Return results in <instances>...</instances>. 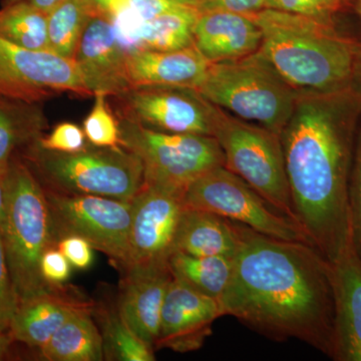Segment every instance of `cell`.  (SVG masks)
Listing matches in <instances>:
<instances>
[{
	"label": "cell",
	"instance_id": "obj_13",
	"mask_svg": "<svg viewBox=\"0 0 361 361\" xmlns=\"http://www.w3.org/2000/svg\"><path fill=\"white\" fill-rule=\"evenodd\" d=\"M130 202V265L168 264L186 209L185 194L145 184Z\"/></svg>",
	"mask_w": 361,
	"mask_h": 361
},
{
	"label": "cell",
	"instance_id": "obj_37",
	"mask_svg": "<svg viewBox=\"0 0 361 361\" xmlns=\"http://www.w3.org/2000/svg\"><path fill=\"white\" fill-rule=\"evenodd\" d=\"M97 16L116 18L129 7L130 0H87Z\"/></svg>",
	"mask_w": 361,
	"mask_h": 361
},
{
	"label": "cell",
	"instance_id": "obj_28",
	"mask_svg": "<svg viewBox=\"0 0 361 361\" xmlns=\"http://www.w3.org/2000/svg\"><path fill=\"white\" fill-rule=\"evenodd\" d=\"M92 315L97 318L104 342V360L116 361H153L154 349L142 341L121 317L118 310L94 306Z\"/></svg>",
	"mask_w": 361,
	"mask_h": 361
},
{
	"label": "cell",
	"instance_id": "obj_22",
	"mask_svg": "<svg viewBox=\"0 0 361 361\" xmlns=\"http://www.w3.org/2000/svg\"><path fill=\"white\" fill-rule=\"evenodd\" d=\"M42 104L0 96V177L16 154L44 135L47 118Z\"/></svg>",
	"mask_w": 361,
	"mask_h": 361
},
{
	"label": "cell",
	"instance_id": "obj_23",
	"mask_svg": "<svg viewBox=\"0 0 361 361\" xmlns=\"http://www.w3.org/2000/svg\"><path fill=\"white\" fill-rule=\"evenodd\" d=\"M92 317V311L78 313L71 317L39 349L42 360H104L103 337Z\"/></svg>",
	"mask_w": 361,
	"mask_h": 361
},
{
	"label": "cell",
	"instance_id": "obj_4",
	"mask_svg": "<svg viewBox=\"0 0 361 361\" xmlns=\"http://www.w3.org/2000/svg\"><path fill=\"white\" fill-rule=\"evenodd\" d=\"M6 217L1 239L18 300L49 286L40 273V259L52 240L47 194L30 166L16 154L4 177Z\"/></svg>",
	"mask_w": 361,
	"mask_h": 361
},
{
	"label": "cell",
	"instance_id": "obj_5",
	"mask_svg": "<svg viewBox=\"0 0 361 361\" xmlns=\"http://www.w3.org/2000/svg\"><path fill=\"white\" fill-rule=\"evenodd\" d=\"M44 189L70 195H94L132 201L145 185L141 159L125 148L89 142L82 151L61 153L35 141L20 152Z\"/></svg>",
	"mask_w": 361,
	"mask_h": 361
},
{
	"label": "cell",
	"instance_id": "obj_15",
	"mask_svg": "<svg viewBox=\"0 0 361 361\" xmlns=\"http://www.w3.org/2000/svg\"><path fill=\"white\" fill-rule=\"evenodd\" d=\"M128 51L111 18L104 16L90 18L73 59L92 96L116 97L130 89L127 77Z\"/></svg>",
	"mask_w": 361,
	"mask_h": 361
},
{
	"label": "cell",
	"instance_id": "obj_32",
	"mask_svg": "<svg viewBox=\"0 0 361 361\" xmlns=\"http://www.w3.org/2000/svg\"><path fill=\"white\" fill-rule=\"evenodd\" d=\"M18 303V297L11 280L0 236V331H8Z\"/></svg>",
	"mask_w": 361,
	"mask_h": 361
},
{
	"label": "cell",
	"instance_id": "obj_35",
	"mask_svg": "<svg viewBox=\"0 0 361 361\" xmlns=\"http://www.w3.org/2000/svg\"><path fill=\"white\" fill-rule=\"evenodd\" d=\"M182 6L185 4L171 0H130L129 9L137 23H142Z\"/></svg>",
	"mask_w": 361,
	"mask_h": 361
},
{
	"label": "cell",
	"instance_id": "obj_25",
	"mask_svg": "<svg viewBox=\"0 0 361 361\" xmlns=\"http://www.w3.org/2000/svg\"><path fill=\"white\" fill-rule=\"evenodd\" d=\"M199 11L182 6L140 23L135 30L134 49L176 51L193 44V28Z\"/></svg>",
	"mask_w": 361,
	"mask_h": 361
},
{
	"label": "cell",
	"instance_id": "obj_31",
	"mask_svg": "<svg viewBox=\"0 0 361 361\" xmlns=\"http://www.w3.org/2000/svg\"><path fill=\"white\" fill-rule=\"evenodd\" d=\"M37 142L42 148L61 153L82 151L89 145L84 130L68 122L59 123L51 134L42 135Z\"/></svg>",
	"mask_w": 361,
	"mask_h": 361
},
{
	"label": "cell",
	"instance_id": "obj_41",
	"mask_svg": "<svg viewBox=\"0 0 361 361\" xmlns=\"http://www.w3.org/2000/svg\"><path fill=\"white\" fill-rule=\"evenodd\" d=\"M13 341L14 339L11 332L0 331V360H4Z\"/></svg>",
	"mask_w": 361,
	"mask_h": 361
},
{
	"label": "cell",
	"instance_id": "obj_8",
	"mask_svg": "<svg viewBox=\"0 0 361 361\" xmlns=\"http://www.w3.org/2000/svg\"><path fill=\"white\" fill-rule=\"evenodd\" d=\"M214 137L224 153V167L297 223L279 134L221 109Z\"/></svg>",
	"mask_w": 361,
	"mask_h": 361
},
{
	"label": "cell",
	"instance_id": "obj_38",
	"mask_svg": "<svg viewBox=\"0 0 361 361\" xmlns=\"http://www.w3.org/2000/svg\"><path fill=\"white\" fill-rule=\"evenodd\" d=\"M312 7L316 16L325 20H331L332 16L341 11L345 1L344 0H301Z\"/></svg>",
	"mask_w": 361,
	"mask_h": 361
},
{
	"label": "cell",
	"instance_id": "obj_26",
	"mask_svg": "<svg viewBox=\"0 0 361 361\" xmlns=\"http://www.w3.org/2000/svg\"><path fill=\"white\" fill-rule=\"evenodd\" d=\"M97 16L87 0H65L47 13L49 51L73 59L87 23Z\"/></svg>",
	"mask_w": 361,
	"mask_h": 361
},
{
	"label": "cell",
	"instance_id": "obj_34",
	"mask_svg": "<svg viewBox=\"0 0 361 361\" xmlns=\"http://www.w3.org/2000/svg\"><path fill=\"white\" fill-rule=\"evenodd\" d=\"M56 247L66 256L68 262L77 269L85 270L94 262V248L80 236H66L59 240Z\"/></svg>",
	"mask_w": 361,
	"mask_h": 361
},
{
	"label": "cell",
	"instance_id": "obj_11",
	"mask_svg": "<svg viewBox=\"0 0 361 361\" xmlns=\"http://www.w3.org/2000/svg\"><path fill=\"white\" fill-rule=\"evenodd\" d=\"M118 118L168 134H215L221 113L198 90L184 87H133L115 97Z\"/></svg>",
	"mask_w": 361,
	"mask_h": 361
},
{
	"label": "cell",
	"instance_id": "obj_7",
	"mask_svg": "<svg viewBox=\"0 0 361 361\" xmlns=\"http://www.w3.org/2000/svg\"><path fill=\"white\" fill-rule=\"evenodd\" d=\"M118 118L122 147L141 159L146 185L185 194L195 180L225 166L216 137L157 132L134 121Z\"/></svg>",
	"mask_w": 361,
	"mask_h": 361
},
{
	"label": "cell",
	"instance_id": "obj_10",
	"mask_svg": "<svg viewBox=\"0 0 361 361\" xmlns=\"http://www.w3.org/2000/svg\"><path fill=\"white\" fill-rule=\"evenodd\" d=\"M185 204L188 208L217 214L272 238L311 244L298 223L280 213L225 167L214 169L192 183L185 193Z\"/></svg>",
	"mask_w": 361,
	"mask_h": 361
},
{
	"label": "cell",
	"instance_id": "obj_16",
	"mask_svg": "<svg viewBox=\"0 0 361 361\" xmlns=\"http://www.w3.org/2000/svg\"><path fill=\"white\" fill-rule=\"evenodd\" d=\"M96 303L75 287L51 284L18 300L8 331L14 341L39 349L78 313L94 311Z\"/></svg>",
	"mask_w": 361,
	"mask_h": 361
},
{
	"label": "cell",
	"instance_id": "obj_45",
	"mask_svg": "<svg viewBox=\"0 0 361 361\" xmlns=\"http://www.w3.org/2000/svg\"><path fill=\"white\" fill-rule=\"evenodd\" d=\"M344 1H345V2H346V1H348V0H344Z\"/></svg>",
	"mask_w": 361,
	"mask_h": 361
},
{
	"label": "cell",
	"instance_id": "obj_19",
	"mask_svg": "<svg viewBox=\"0 0 361 361\" xmlns=\"http://www.w3.org/2000/svg\"><path fill=\"white\" fill-rule=\"evenodd\" d=\"M193 44L210 63L232 61L258 51L262 32L247 14L212 9L199 13Z\"/></svg>",
	"mask_w": 361,
	"mask_h": 361
},
{
	"label": "cell",
	"instance_id": "obj_33",
	"mask_svg": "<svg viewBox=\"0 0 361 361\" xmlns=\"http://www.w3.org/2000/svg\"><path fill=\"white\" fill-rule=\"evenodd\" d=\"M40 273L47 283L63 284L71 276V265L56 246H51L40 259Z\"/></svg>",
	"mask_w": 361,
	"mask_h": 361
},
{
	"label": "cell",
	"instance_id": "obj_29",
	"mask_svg": "<svg viewBox=\"0 0 361 361\" xmlns=\"http://www.w3.org/2000/svg\"><path fill=\"white\" fill-rule=\"evenodd\" d=\"M108 94H96V101L84 121V133L87 142L102 148H123L118 118L111 113Z\"/></svg>",
	"mask_w": 361,
	"mask_h": 361
},
{
	"label": "cell",
	"instance_id": "obj_21",
	"mask_svg": "<svg viewBox=\"0 0 361 361\" xmlns=\"http://www.w3.org/2000/svg\"><path fill=\"white\" fill-rule=\"evenodd\" d=\"M241 241V224L198 209H185L174 252L198 257L234 258Z\"/></svg>",
	"mask_w": 361,
	"mask_h": 361
},
{
	"label": "cell",
	"instance_id": "obj_2",
	"mask_svg": "<svg viewBox=\"0 0 361 361\" xmlns=\"http://www.w3.org/2000/svg\"><path fill=\"white\" fill-rule=\"evenodd\" d=\"M360 116L355 85L299 94L279 134L297 223L329 262L353 235L349 178Z\"/></svg>",
	"mask_w": 361,
	"mask_h": 361
},
{
	"label": "cell",
	"instance_id": "obj_24",
	"mask_svg": "<svg viewBox=\"0 0 361 361\" xmlns=\"http://www.w3.org/2000/svg\"><path fill=\"white\" fill-rule=\"evenodd\" d=\"M169 267L180 282L220 302L231 281L234 258L198 257L174 252L169 258Z\"/></svg>",
	"mask_w": 361,
	"mask_h": 361
},
{
	"label": "cell",
	"instance_id": "obj_36",
	"mask_svg": "<svg viewBox=\"0 0 361 361\" xmlns=\"http://www.w3.org/2000/svg\"><path fill=\"white\" fill-rule=\"evenodd\" d=\"M263 8H265L264 0H217L204 11L223 9L233 13L250 14Z\"/></svg>",
	"mask_w": 361,
	"mask_h": 361
},
{
	"label": "cell",
	"instance_id": "obj_17",
	"mask_svg": "<svg viewBox=\"0 0 361 361\" xmlns=\"http://www.w3.org/2000/svg\"><path fill=\"white\" fill-rule=\"evenodd\" d=\"M118 310L130 330L155 350L161 313L173 274L168 264L123 268Z\"/></svg>",
	"mask_w": 361,
	"mask_h": 361
},
{
	"label": "cell",
	"instance_id": "obj_1",
	"mask_svg": "<svg viewBox=\"0 0 361 361\" xmlns=\"http://www.w3.org/2000/svg\"><path fill=\"white\" fill-rule=\"evenodd\" d=\"M225 316L275 341L298 339L331 358V266L311 244L272 238L241 224Z\"/></svg>",
	"mask_w": 361,
	"mask_h": 361
},
{
	"label": "cell",
	"instance_id": "obj_30",
	"mask_svg": "<svg viewBox=\"0 0 361 361\" xmlns=\"http://www.w3.org/2000/svg\"><path fill=\"white\" fill-rule=\"evenodd\" d=\"M348 198L353 241L361 258V116L349 178Z\"/></svg>",
	"mask_w": 361,
	"mask_h": 361
},
{
	"label": "cell",
	"instance_id": "obj_39",
	"mask_svg": "<svg viewBox=\"0 0 361 361\" xmlns=\"http://www.w3.org/2000/svg\"><path fill=\"white\" fill-rule=\"evenodd\" d=\"M63 1H65V0H2V6H4V4L23 2V4H30V6L37 7L39 11H44L45 13H49V11L56 8V6H59V4Z\"/></svg>",
	"mask_w": 361,
	"mask_h": 361
},
{
	"label": "cell",
	"instance_id": "obj_20",
	"mask_svg": "<svg viewBox=\"0 0 361 361\" xmlns=\"http://www.w3.org/2000/svg\"><path fill=\"white\" fill-rule=\"evenodd\" d=\"M210 63L194 44L176 51L130 49L127 77L130 89L137 87H184L198 89Z\"/></svg>",
	"mask_w": 361,
	"mask_h": 361
},
{
	"label": "cell",
	"instance_id": "obj_43",
	"mask_svg": "<svg viewBox=\"0 0 361 361\" xmlns=\"http://www.w3.org/2000/svg\"><path fill=\"white\" fill-rule=\"evenodd\" d=\"M171 1L177 2V4H185V6H188L186 4V0H171Z\"/></svg>",
	"mask_w": 361,
	"mask_h": 361
},
{
	"label": "cell",
	"instance_id": "obj_12",
	"mask_svg": "<svg viewBox=\"0 0 361 361\" xmlns=\"http://www.w3.org/2000/svg\"><path fill=\"white\" fill-rule=\"evenodd\" d=\"M66 92L92 96L75 59L25 49L0 37V96L42 104Z\"/></svg>",
	"mask_w": 361,
	"mask_h": 361
},
{
	"label": "cell",
	"instance_id": "obj_9",
	"mask_svg": "<svg viewBox=\"0 0 361 361\" xmlns=\"http://www.w3.org/2000/svg\"><path fill=\"white\" fill-rule=\"evenodd\" d=\"M44 190L51 211L54 246L63 237L80 236L123 269L130 264L132 202Z\"/></svg>",
	"mask_w": 361,
	"mask_h": 361
},
{
	"label": "cell",
	"instance_id": "obj_40",
	"mask_svg": "<svg viewBox=\"0 0 361 361\" xmlns=\"http://www.w3.org/2000/svg\"><path fill=\"white\" fill-rule=\"evenodd\" d=\"M353 85L361 90V42L356 47L355 70H353Z\"/></svg>",
	"mask_w": 361,
	"mask_h": 361
},
{
	"label": "cell",
	"instance_id": "obj_18",
	"mask_svg": "<svg viewBox=\"0 0 361 361\" xmlns=\"http://www.w3.org/2000/svg\"><path fill=\"white\" fill-rule=\"evenodd\" d=\"M330 266L334 296L331 358L361 361V258L353 235Z\"/></svg>",
	"mask_w": 361,
	"mask_h": 361
},
{
	"label": "cell",
	"instance_id": "obj_3",
	"mask_svg": "<svg viewBox=\"0 0 361 361\" xmlns=\"http://www.w3.org/2000/svg\"><path fill=\"white\" fill-rule=\"evenodd\" d=\"M247 16L262 32L261 51L299 94L353 85L358 40L339 32L332 20L272 8Z\"/></svg>",
	"mask_w": 361,
	"mask_h": 361
},
{
	"label": "cell",
	"instance_id": "obj_6",
	"mask_svg": "<svg viewBox=\"0 0 361 361\" xmlns=\"http://www.w3.org/2000/svg\"><path fill=\"white\" fill-rule=\"evenodd\" d=\"M199 92L231 115L280 134L299 97L259 49L232 61L210 63Z\"/></svg>",
	"mask_w": 361,
	"mask_h": 361
},
{
	"label": "cell",
	"instance_id": "obj_14",
	"mask_svg": "<svg viewBox=\"0 0 361 361\" xmlns=\"http://www.w3.org/2000/svg\"><path fill=\"white\" fill-rule=\"evenodd\" d=\"M224 315L219 301L194 290L173 276L161 308L157 349L186 353L198 350Z\"/></svg>",
	"mask_w": 361,
	"mask_h": 361
},
{
	"label": "cell",
	"instance_id": "obj_42",
	"mask_svg": "<svg viewBox=\"0 0 361 361\" xmlns=\"http://www.w3.org/2000/svg\"><path fill=\"white\" fill-rule=\"evenodd\" d=\"M6 188H4V178L0 177V236H1L4 217H6Z\"/></svg>",
	"mask_w": 361,
	"mask_h": 361
},
{
	"label": "cell",
	"instance_id": "obj_27",
	"mask_svg": "<svg viewBox=\"0 0 361 361\" xmlns=\"http://www.w3.org/2000/svg\"><path fill=\"white\" fill-rule=\"evenodd\" d=\"M0 37L25 49L49 51L47 13L23 2L4 4L0 8Z\"/></svg>",
	"mask_w": 361,
	"mask_h": 361
},
{
	"label": "cell",
	"instance_id": "obj_44",
	"mask_svg": "<svg viewBox=\"0 0 361 361\" xmlns=\"http://www.w3.org/2000/svg\"><path fill=\"white\" fill-rule=\"evenodd\" d=\"M360 13H361V0L360 1Z\"/></svg>",
	"mask_w": 361,
	"mask_h": 361
}]
</instances>
